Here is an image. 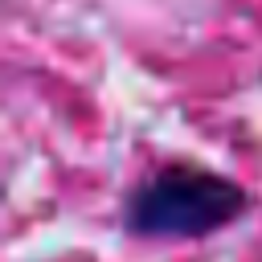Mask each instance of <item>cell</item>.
<instances>
[{
	"instance_id": "1",
	"label": "cell",
	"mask_w": 262,
	"mask_h": 262,
	"mask_svg": "<svg viewBox=\"0 0 262 262\" xmlns=\"http://www.w3.org/2000/svg\"><path fill=\"white\" fill-rule=\"evenodd\" d=\"M250 209V192L209 168L168 164L151 172L123 205V229L156 242H192L233 225Z\"/></svg>"
}]
</instances>
